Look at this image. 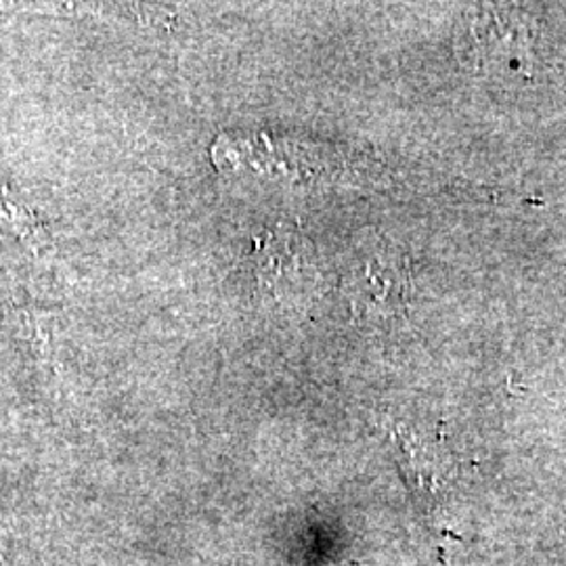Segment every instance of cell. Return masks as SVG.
Returning <instances> with one entry per match:
<instances>
[{"label":"cell","instance_id":"1","mask_svg":"<svg viewBox=\"0 0 566 566\" xmlns=\"http://www.w3.org/2000/svg\"><path fill=\"white\" fill-rule=\"evenodd\" d=\"M537 23L514 7H483L462 21L460 49L465 60L483 67H518L531 60Z\"/></svg>","mask_w":566,"mask_h":566},{"label":"cell","instance_id":"2","mask_svg":"<svg viewBox=\"0 0 566 566\" xmlns=\"http://www.w3.org/2000/svg\"><path fill=\"white\" fill-rule=\"evenodd\" d=\"M346 296L364 319H388L401 313L411 294V280L403 259L376 252L353 264L344 282Z\"/></svg>","mask_w":566,"mask_h":566}]
</instances>
